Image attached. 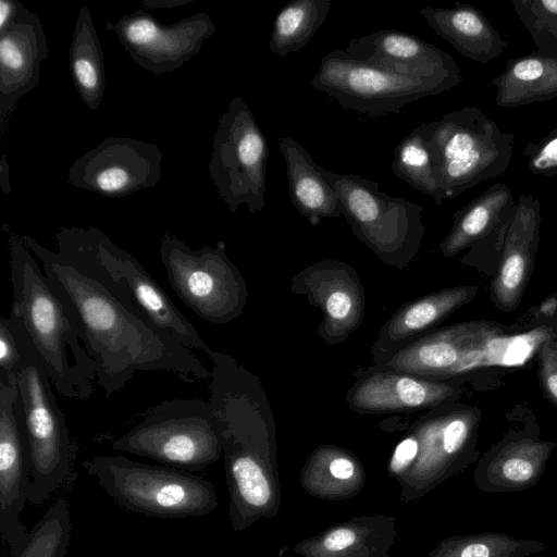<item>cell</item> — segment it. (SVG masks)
I'll use <instances>...</instances> for the list:
<instances>
[{
    "mask_svg": "<svg viewBox=\"0 0 557 557\" xmlns=\"http://www.w3.org/2000/svg\"><path fill=\"white\" fill-rule=\"evenodd\" d=\"M346 393L349 409L361 414L409 413L456 403L462 394L451 380H431L385 367L358 369Z\"/></svg>",
    "mask_w": 557,
    "mask_h": 557,
    "instance_id": "cell-17",
    "label": "cell"
},
{
    "mask_svg": "<svg viewBox=\"0 0 557 557\" xmlns=\"http://www.w3.org/2000/svg\"><path fill=\"white\" fill-rule=\"evenodd\" d=\"M419 443L413 433H409L395 448L391 469L394 472H400L406 469L418 456Z\"/></svg>",
    "mask_w": 557,
    "mask_h": 557,
    "instance_id": "cell-38",
    "label": "cell"
},
{
    "mask_svg": "<svg viewBox=\"0 0 557 557\" xmlns=\"http://www.w3.org/2000/svg\"><path fill=\"white\" fill-rule=\"evenodd\" d=\"M536 52L557 59V0H511Z\"/></svg>",
    "mask_w": 557,
    "mask_h": 557,
    "instance_id": "cell-34",
    "label": "cell"
},
{
    "mask_svg": "<svg viewBox=\"0 0 557 557\" xmlns=\"http://www.w3.org/2000/svg\"><path fill=\"white\" fill-rule=\"evenodd\" d=\"M542 203L522 194L500 246L499 262L491 284L492 299L503 311L518 308L534 267L540 245Z\"/></svg>",
    "mask_w": 557,
    "mask_h": 557,
    "instance_id": "cell-20",
    "label": "cell"
},
{
    "mask_svg": "<svg viewBox=\"0 0 557 557\" xmlns=\"http://www.w3.org/2000/svg\"><path fill=\"white\" fill-rule=\"evenodd\" d=\"M343 51L350 59L396 74L445 79L457 86L462 82L460 69L448 52L409 33L377 30L351 38Z\"/></svg>",
    "mask_w": 557,
    "mask_h": 557,
    "instance_id": "cell-18",
    "label": "cell"
},
{
    "mask_svg": "<svg viewBox=\"0 0 557 557\" xmlns=\"http://www.w3.org/2000/svg\"><path fill=\"white\" fill-rule=\"evenodd\" d=\"M557 444L529 434H510L480 459L474 482L485 493H512L535 486Z\"/></svg>",
    "mask_w": 557,
    "mask_h": 557,
    "instance_id": "cell-22",
    "label": "cell"
},
{
    "mask_svg": "<svg viewBox=\"0 0 557 557\" xmlns=\"http://www.w3.org/2000/svg\"><path fill=\"white\" fill-rule=\"evenodd\" d=\"M311 86L342 107L370 117L398 113L411 101L457 87L436 78H417L385 71L333 49L321 60Z\"/></svg>",
    "mask_w": 557,
    "mask_h": 557,
    "instance_id": "cell-10",
    "label": "cell"
},
{
    "mask_svg": "<svg viewBox=\"0 0 557 557\" xmlns=\"http://www.w3.org/2000/svg\"><path fill=\"white\" fill-rule=\"evenodd\" d=\"M69 59L76 91L84 104L96 111L104 94L106 70L99 36L87 5L77 14Z\"/></svg>",
    "mask_w": 557,
    "mask_h": 557,
    "instance_id": "cell-29",
    "label": "cell"
},
{
    "mask_svg": "<svg viewBox=\"0 0 557 557\" xmlns=\"http://www.w3.org/2000/svg\"><path fill=\"white\" fill-rule=\"evenodd\" d=\"M478 290V286L472 285L454 286L400 306L377 333L370 350L372 364H383L391 356L424 336L426 331L470 302Z\"/></svg>",
    "mask_w": 557,
    "mask_h": 557,
    "instance_id": "cell-23",
    "label": "cell"
},
{
    "mask_svg": "<svg viewBox=\"0 0 557 557\" xmlns=\"http://www.w3.org/2000/svg\"><path fill=\"white\" fill-rule=\"evenodd\" d=\"M503 326L490 321H468L428 333L391 356L383 364L431 380H453L481 361Z\"/></svg>",
    "mask_w": 557,
    "mask_h": 557,
    "instance_id": "cell-15",
    "label": "cell"
},
{
    "mask_svg": "<svg viewBox=\"0 0 557 557\" xmlns=\"http://www.w3.org/2000/svg\"><path fill=\"white\" fill-rule=\"evenodd\" d=\"M523 156L533 174L557 178V127L537 143H525Z\"/></svg>",
    "mask_w": 557,
    "mask_h": 557,
    "instance_id": "cell-35",
    "label": "cell"
},
{
    "mask_svg": "<svg viewBox=\"0 0 557 557\" xmlns=\"http://www.w3.org/2000/svg\"><path fill=\"white\" fill-rule=\"evenodd\" d=\"M391 168L398 178L432 197L435 205L446 200L428 145L424 122L395 147Z\"/></svg>",
    "mask_w": 557,
    "mask_h": 557,
    "instance_id": "cell-31",
    "label": "cell"
},
{
    "mask_svg": "<svg viewBox=\"0 0 557 557\" xmlns=\"http://www.w3.org/2000/svg\"><path fill=\"white\" fill-rule=\"evenodd\" d=\"M59 228L107 275L126 289L134 304L156 327L183 346L209 355L212 348L133 255L116 246L98 227Z\"/></svg>",
    "mask_w": 557,
    "mask_h": 557,
    "instance_id": "cell-11",
    "label": "cell"
},
{
    "mask_svg": "<svg viewBox=\"0 0 557 557\" xmlns=\"http://www.w3.org/2000/svg\"><path fill=\"white\" fill-rule=\"evenodd\" d=\"M29 479V445L17 383L0 379V533L9 557H16L29 536L21 521Z\"/></svg>",
    "mask_w": 557,
    "mask_h": 557,
    "instance_id": "cell-14",
    "label": "cell"
},
{
    "mask_svg": "<svg viewBox=\"0 0 557 557\" xmlns=\"http://www.w3.org/2000/svg\"><path fill=\"white\" fill-rule=\"evenodd\" d=\"M557 314V294L545 298L536 308V315L550 318Z\"/></svg>",
    "mask_w": 557,
    "mask_h": 557,
    "instance_id": "cell-43",
    "label": "cell"
},
{
    "mask_svg": "<svg viewBox=\"0 0 557 557\" xmlns=\"http://www.w3.org/2000/svg\"><path fill=\"white\" fill-rule=\"evenodd\" d=\"M320 170L336 191L354 235L383 263L408 268L420 249L425 227L423 206L380 190V184L358 174Z\"/></svg>",
    "mask_w": 557,
    "mask_h": 557,
    "instance_id": "cell-7",
    "label": "cell"
},
{
    "mask_svg": "<svg viewBox=\"0 0 557 557\" xmlns=\"http://www.w3.org/2000/svg\"><path fill=\"white\" fill-rule=\"evenodd\" d=\"M0 187L5 196L11 195L10 165L5 154H2L0 162Z\"/></svg>",
    "mask_w": 557,
    "mask_h": 557,
    "instance_id": "cell-42",
    "label": "cell"
},
{
    "mask_svg": "<svg viewBox=\"0 0 557 557\" xmlns=\"http://www.w3.org/2000/svg\"><path fill=\"white\" fill-rule=\"evenodd\" d=\"M111 446L115 451L189 472L205 470L223 453L215 412L209 400L200 398H175L154 405Z\"/></svg>",
    "mask_w": 557,
    "mask_h": 557,
    "instance_id": "cell-6",
    "label": "cell"
},
{
    "mask_svg": "<svg viewBox=\"0 0 557 557\" xmlns=\"http://www.w3.org/2000/svg\"><path fill=\"white\" fill-rule=\"evenodd\" d=\"M21 236L74 315L106 397L122 392L138 371L170 372L187 383L210 379L211 370L198 356L156 327L126 289L60 228L55 233L57 251L30 235Z\"/></svg>",
    "mask_w": 557,
    "mask_h": 557,
    "instance_id": "cell-1",
    "label": "cell"
},
{
    "mask_svg": "<svg viewBox=\"0 0 557 557\" xmlns=\"http://www.w3.org/2000/svg\"><path fill=\"white\" fill-rule=\"evenodd\" d=\"M481 412L465 404H446L428 410L411 426L418 440L419 454L428 462L460 469L478 457V429Z\"/></svg>",
    "mask_w": 557,
    "mask_h": 557,
    "instance_id": "cell-21",
    "label": "cell"
},
{
    "mask_svg": "<svg viewBox=\"0 0 557 557\" xmlns=\"http://www.w3.org/2000/svg\"><path fill=\"white\" fill-rule=\"evenodd\" d=\"M544 549L545 544L539 540L483 532L447 541L442 557H529Z\"/></svg>",
    "mask_w": 557,
    "mask_h": 557,
    "instance_id": "cell-32",
    "label": "cell"
},
{
    "mask_svg": "<svg viewBox=\"0 0 557 557\" xmlns=\"http://www.w3.org/2000/svg\"><path fill=\"white\" fill-rule=\"evenodd\" d=\"M222 435L230 486L236 510L242 507H262L268 504L271 488L258 453L268 444L267 438L250 430L230 429Z\"/></svg>",
    "mask_w": 557,
    "mask_h": 557,
    "instance_id": "cell-27",
    "label": "cell"
},
{
    "mask_svg": "<svg viewBox=\"0 0 557 557\" xmlns=\"http://www.w3.org/2000/svg\"><path fill=\"white\" fill-rule=\"evenodd\" d=\"M71 536L70 507L64 498L59 497L32 529L16 557H65Z\"/></svg>",
    "mask_w": 557,
    "mask_h": 557,
    "instance_id": "cell-33",
    "label": "cell"
},
{
    "mask_svg": "<svg viewBox=\"0 0 557 557\" xmlns=\"http://www.w3.org/2000/svg\"><path fill=\"white\" fill-rule=\"evenodd\" d=\"M20 348L18 399L29 445L28 503L40 506L70 482L78 445L53 394V384L22 323L9 315Z\"/></svg>",
    "mask_w": 557,
    "mask_h": 557,
    "instance_id": "cell-3",
    "label": "cell"
},
{
    "mask_svg": "<svg viewBox=\"0 0 557 557\" xmlns=\"http://www.w3.org/2000/svg\"><path fill=\"white\" fill-rule=\"evenodd\" d=\"M49 48L42 23L20 4L15 20L0 32V131L22 97L36 89Z\"/></svg>",
    "mask_w": 557,
    "mask_h": 557,
    "instance_id": "cell-19",
    "label": "cell"
},
{
    "mask_svg": "<svg viewBox=\"0 0 557 557\" xmlns=\"http://www.w3.org/2000/svg\"><path fill=\"white\" fill-rule=\"evenodd\" d=\"M20 4L16 0H0V32L15 20Z\"/></svg>",
    "mask_w": 557,
    "mask_h": 557,
    "instance_id": "cell-41",
    "label": "cell"
},
{
    "mask_svg": "<svg viewBox=\"0 0 557 557\" xmlns=\"http://www.w3.org/2000/svg\"><path fill=\"white\" fill-rule=\"evenodd\" d=\"M3 228L13 294L10 315L26 330L54 389L65 398L86 400L94 392L96 366L83 345L81 329L22 236L7 225Z\"/></svg>",
    "mask_w": 557,
    "mask_h": 557,
    "instance_id": "cell-2",
    "label": "cell"
},
{
    "mask_svg": "<svg viewBox=\"0 0 557 557\" xmlns=\"http://www.w3.org/2000/svg\"><path fill=\"white\" fill-rule=\"evenodd\" d=\"M82 466L112 500L133 512L182 519L205 516L218 505L212 483L189 471L123 455L96 456Z\"/></svg>",
    "mask_w": 557,
    "mask_h": 557,
    "instance_id": "cell-4",
    "label": "cell"
},
{
    "mask_svg": "<svg viewBox=\"0 0 557 557\" xmlns=\"http://www.w3.org/2000/svg\"><path fill=\"white\" fill-rule=\"evenodd\" d=\"M193 0H145L141 2L144 8H160V9H172L175 7L184 5Z\"/></svg>",
    "mask_w": 557,
    "mask_h": 557,
    "instance_id": "cell-44",
    "label": "cell"
},
{
    "mask_svg": "<svg viewBox=\"0 0 557 557\" xmlns=\"http://www.w3.org/2000/svg\"><path fill=\"white\" fill-rule=\"evenodd\" d=\"M420 14L440 37L472 61L487 64L509 46L483 12L472 4L456 2L451 8H423Z\"/></svg>",
    "mask_w": 557,
    "mask_h": 557,
    "instance_id": "cell-24",
    "label": "cell"
},
{
    "mask_svg": "<svg viewBox=\"0 0 557 557\" xmlns=\"http://www.w3.org/2000/svg\"><path fill=\"white\" fill-rule=\"evenodd\" d=\"M511 188L502 183L491 185L453 215V226L438 247L450 258L486 240L510 223L516 210Z\"/></svg>",
    "mask_w": 557,
    "mask_h": 557,
    "instance_id": "cell-25",
    "label": "cell"
},
{
    "mask_svg": "<svg viewBox=\"0 0 557 557\" xmlns=\"http://www.w3.org/2000/svg\"><path fill=\"white\" fill-rule=\"evenodd\" d=\"M539 377L546 396L557 406V336L548 337L540 346Z\"/></svg>",
    "mask_w": 557,
    "mask_h": 557,
    "instance_id": "cell-36",
    "label": "cell"
},
{
    "mask_svg": "<svg viewBox=\"0 0 557 557\" xmlns=\"http://www.w3.org/2000/svg\"><path fill=\"white\" fill-rule=\"evenodd\" d=\"M499 108H518L557 97V59L536 51L509 59L487 84Z\"/></svg>",
    "mask_w": 557,
    "mask_h": 557,
    "instance_id": "cell-28",
    "label": "cell"
},
{
    "mask_svg": "<svg viewBox=\"0 0 557 557\" xmlns=\"http://www.w3.org/2000/svg\"><path fill=\"white\" fill-rule=\"evenodd\" d=\"M20 348L9 317L0 319V379L16 380Z\"/></svg>",
    "mask_w": 557,
    "mask_h": 557,
    "instance_id": "cell-37",
    "label": "cell"
},
{
    "mask_svg": "<svg viewBox=\"0 0 557 557\" xmlns=\"http://www.w3.org/2000/svg\"><path fill=\"white\" fill-rule=\"evenodd\" d=\"M278 147L286 164L290 201L297 211L311 225L325 218H339V198L309 152L290 137L280 138Z\"/></svg>",
    "mask_w": 557,
    "mask_h": 557,
    "instance_id": "cell-26",
    "label": "cell"
},
{
    "mask_svg": "<svg viewBox=\"0 0 557 557\" xmlns=\"http://www.w3.org/2000/svg\"><path fill=\"white\" fill-rule=\"evenodd\" d=\"M331 0H295L275 16L269 41L270 50L280 57L307 46L326 21Z\"/></svg>",
    "mask_w": 557,
    "mask_h": 557,
    "instance_id": "cell-30",
    "label": "cell"
},
{
    "mask_svg": "<svg viewBox=\"0 0 557 557\" xmlns=\"http://www.w3.org/2000/svg\"><path fill=\"white\" fill-rule=\"evenodd\" d=\"M162 158L156 144L109 136L73 162L67 181L103 197H125L159 183Z\"/></svg>",
    "mask_w": 557,
    "mask_h": 557,
    "instance_id": "cell-12",
    "label": "cell"
},
{
    "mask_svg": "<svg viewBox=\"0 0 557 557\" xmlns=\"http://www.w3.org/2000/svg\"><path fill=\"white\" fill-rule=\"evenodd\" d=\"M355 541V535L351 531L341 529L331 532L324 540V546L331 552L342 550L350 546Z\"/></svg>",
    "mask_w": 557,
    "mask_h": 557,
    "instance_id": "cell-39",
    "label": "cell"
},
{
    "mask_svg": "<svg viewBox=\"0 0 557 557\" xmlns=\"http://www.w3.org/2000/svg\"><path fill=\"white\" fill-rule=\"evenodd\" d=\"M106 28L116 34L133 61L156 75L173 72L191 60L216 30L206 12L162 25L145 10L123 15Z\"/></svg>",
    "mask_w": 557,
    "mask_h": 557,
    "instance_id": "cell-13",
    "label": "cell"
},
{
    "mask_svg": "<svg viewBox=\"0 0 557 557\" xmlns=\"http://www.w3.org/2000/svg\"><path fill=\"white\" fill-rule=\"evenodd\" d=\"M159 253L171 287L202 320L225 325L243 313L248 299L247 282L227 257L224 245L193 249L165 233Z\"/></svg>",
    "mask_w": 557,
    "mask_h": 557,
    "instance_id": "cell-8",
    "label": "cell"
},
{
    "mask_svg": "<svg viewBox=\"0 0 557 557\" xmlns=\"http://www.w3.org/2000/svg\"><path fill=\"white\" fill-rule=\"evenodd\" d=\"M290 290L322 311L318 334L327 345L342 344L362 323L366 310L361 280L347 262L321 259L293 276Z\"/></svg>",
    "mask_w": 557,
    "mask_h": 557,
    "instance_id": "cell-16",
    "label": "cell"
},
{
    "mask_svg": "<svg viewBox=\"0 0 557 557\" xmlns=\"http://www.w3.org/2000/svg\"><path fill=\"white\" fill-rule=\"evenodd\" d=\"M269 146L249 106L235 96L220 116L213 136L209 176L232 213L246 205L250 213L265 206Z\"/></svg>",
    "mask_w": 557,
    "mask_h": 557,
    "instance_id": "cell-9",
    "label": "cell"
},
{
    "mask_svg": "<svg viewBox=\"0 0 557 557\" xmlns=\"http://www.w3.org/2000/svg\"><path fill=\"white\" fill-rule=\"evenodd\" d=\"M424 124L445 199L503 175L510 165L515 134L475 107L447 112Z\"/></svg>",
    "mask_w": 557,
    "mask_h": 557,
    "instance_id": "cell-5",
    "label": "cell"
},
{
    "mask_svg": "<svg viewBox=\"0 0 557 557\" xmlns=\"http://www.w3.org/2000/svg\"><path fill=\"white\" fill-rule=\"evenodd\" d=\"M329 471L335 479L347 480L355 473V463L348 457L338 455L331 459Z\"/></svg>",
    "mask_w": 557,
    "mask_h": 557,
    "instance_id": "cell-40",
    "label": "cell"
}]
</instances>
